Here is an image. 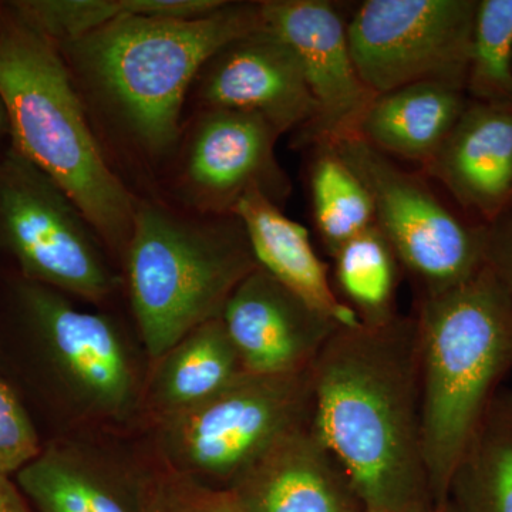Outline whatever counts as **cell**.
I'll list each match as a JSON object with an SVG mask.
<instances>
[{"instance_id": "obj_30", "label": "cell", "mask_w": 512, "mask_h": 512, "mask_svg": "<svg viewBox=\"0 0 512 512\" xmlns=\"http://www.w3.org/2000/svg\"><path fill=\"white\" fill-rule=\"evenodd\" d=\"M9 143V120L5 106L0 100V150Z\"/></svg>"}, {"instance_id": "obj_24", "label": "cell", "mask_w": 512, "mask_h": 512, "mask_svg": "<svg viewBox=\"0 0 512 512\" xmlns=\"http://www.w3.org/2000/svg\"><path fill=\"white\" fill-rule=\"evenodd\" d=\"M225 0H16V5L55 45L79 39L126 16L197 18Z\"/></svg>"}, {"instance_id": "obj_27", "label": "cell", "mask_w": 512, "mask_h": 512, "mask_svg": "<svg viewBox=\"0 0 512 512\" xmlns=\"http://www.w3.org/2000/svg\"><path fill=\"white\" fill-rule=\"evenodd\" d=\"M43 450L35 423L18 394L0 379V473H19Z\"/></svg>"}, {"instance_id": "obj_4", "label": "cell", "mask_w": 512, "mask_h": 512, "mask_svg": "<svg viewBox=\"0 0 512 512\" xmlns=\"http://www.w3.org/2000/svg\"><path fill=\"white\" fill-rule=\"evenodd\" d=\"M421 433L434 510L464 448L512 370V299L487 265L463 284L420 295Z\"/></svg>"}, {"instance_id": "obj_28", "label": "cell", "mask_w": 512, "mask_h": 512, "mask_svg": "<svg viewBox=\"0 0 512 512\" xmlns=\"http://www.w3.org/2000/svg\"><path fill=\"white\" fill-rule=\"evenodd\" d=\"M485 265L512 299V204L487 225Z\"/></svg>"}, {"instance_id": "obj_17", "label": "cell", "mask_w": 512, "mask_h": 512, "mask_svg": "<svg viewBox=\"0 0 512 512\" xmlns=\"http://www.w3.org/2000/svg\"><path fill=\"white\" fill-rule=\"evenodd\" d=\"M229 491L242 512H365L311 424L272 448Z\"/></svg>"}, {"instance_id": "obj_19", "label": "cell", "mask_w": 512, "mask_h": 512, "mask_svg": "<svg viewBox=\"0 0 512 512\" xmlns=\"http://www.w3.org/2000/svg\"><path fill=\"white\" fill-rule=\"evenodd\" d=\"M466 90L416 83L376 94L357 136L393 160L424 167L447 140L468 103Z\"/></svg>"}, {"instance_id": "obj_25", "label": "cell", "mask_w": 512, "mask_h": 512, "mask_svg": "<svg viewBox=\"0 0 512 512\" xmlns=\"http://www.w3.org/2000/svg\"><path fill=\"white\" fill-rule=\"evenodd\" d=\"M466 93L470 100L512 107V0H477Z\"/></svg>"}, {"instance_id": "obj_29", "label": "cell", "mask_w": 512, "mask_h": 512, "mask_svg": "<svg viewBox=\"0 0 512 512\" xmlns=\"http://www.w3.org/2000/svg\"><path fill=\"white\" fill-rule=\"evenodd\" d=\"M0 512H32L19 485L3 473H0Z\"/></svg>"}, {"instance_id": "obj_21", "label": "cell", "mask_w": 512, "mask_h": 512, "mask_svg": "<svg viewBox=\"0 0 512 512\" xmlns=\"http://www.w3.org/2000/svg\"><path fill=\"white\" fill-rule=\"evenodd\" d=\"M454 512H512V390H500L468 441L448 485Z\"/></svg>"}, {"instance_id": "obj_9", "label": "cell", "mask_w": 512, "mask_h": 512, "mask_svg": "<svg viewBox=\"0 0 512 512\" xmlns=\"http://www.w3.org/2000/svg\"><path fill=\"white\" fill-rule=\"evenodd\" d=\"M369 192L375 225L420 295H433L473 278L485 266L487 224L434 191L426 175L350 137L333 144Z\"/></svg>"}, {"instance_id": "obj_18", "label": "cell", "mask_w": 512, "mask_h": 512, "mask_svg": "<svg viewBox=\"0 0 512 512\" xmlns=\"http://www.w3.org/2000/svg\"><path fill=\"white\" fill-rule=\"evenodd\" d=\"M232 215L241 221L259 268L338 325L360 322L340 301L329 266L316 254L308 229L261 192L245 195Z\"/></svg>"}, {"instance_id": "obj_22", "label": "cell", "mask_w": 512, "mask_h": 512, "mask_svg": "<svg viewBox=\"0 0 512 512\" xmlns=\"http://www.w3.org/2000/svg\"><path fill=\"white\" fill-rule=\"evenodd\" d=\"M335 292L360 322L379 325L397 315L399 259L376 225L350 239L332 255Z\"/></svg>"}, {"instance_id": "obj_11", "label": "cell", "mask_w": 512, "mask_h": 512, "mask_svg": "<svg viewBox=\"0 0 512 512\" xmlns=\"http://www.w3.org/2000/svg\"><path fill=\"white\" fill-rule=\"evenodd\" d=\"M279 137L258 114L198 110L190 126L184 127L173 160V192L180 208L232 215L249 192H261L282 207L292 184L276 157Z\"/></svg>"}, {"instance_id": "obj_16", "label": "cell", "mask_w": 512, "mask_h": 512, "mask_svg": "<svg viewBox=\"0 0 512 512\" xmlns=\"http://www.w3.org/2000/svg\"><path fill=\"white\" fill-rule=\"evenodd\" d=\"M448 198L490 224L512 204V107L468 100L447 140L424 165Z\"/></svg>"}, {"instance_id": "obj_12", "label": "cell", "mask_w": 512, "mask_h": 512, "mask_svg": "<svg viewBox=\"0 0 512 512\" xmlns=\"http://www.w3.org/2000/svg\"><path fill=\"white\" fill-rule=\"evenodd\" d=\"M265 28L295 52L316 104V116L298 143L333 146L356 137L376 94L357 72L350 52L348 18L326 0H262Z\"/></svg>"}, {"instance_id": "obj_31", "label": "cell", "mask_w": 512, "mask_h": 512, "mask_svg": "<svg viewBox=\"0 0 512 512\" xmlns=\"http://www.w3.org/2000/svg\"><path fill=\"white\" fill-rule=\"evenodd\" d=\"M431 512H454L453 508L450 507V505L446 504L444 507L436 508V510Z\"/></svg>"}, {"instance_id": "obj_8", "label": "cell", "mask_w": 512, "mask_h": 512, "mask_svg": "<svg viewBox=\"0 0 512 512\" xmlns=\"http://www.w3.org/2000/svg\"><path fill=\"white\" fill-rule=\"evenodd\" d=\"M0 266L99 309L123 272L76 204L10 143L0 150Z\"/></svg>"}, {"instance_id": "obj_7", "label": "cell", "mask_w": 512, "mask_h": 512, "mask_svg": "<svg viewBox=\"0 0 512 512\" xmlns=\"http://www.w3.org/2000/svg\"><path fill=\"white\" fill-rule=\"evenodd\" d=\"M311 369L278 376L245 373L207 402L148 421L138 439L175 473L231 490L272 448L311 424Z\"/></svg>"}, {"instance_id": "obj_6", "label": "cell", "mask_w": 512, "mask_h": 512, "mask_svg": "<svg viewBox=\"0 0 512 512\" xmlns=\"http://www.w3.org/2000/svg\"><path fill=\"white\" fill-rule=\"evenodd\" d=\"M3 302L32 342L67 436L128 437L143 423L150 362L111 312L84 311L66 293L2 274Z\"/></svg>"}, {"instance_id": "obj_14", "label": "cell", "mask_w": 512, "mask_h": 512, "mask_svg": "<svg viewBox=\"0 0 512 512\" xmlns=\"http://www.w3.org/2000/svg\"><path fill=\"white\" fill-rule=\"evenodd\" d=\"M130 437L50 441L15 474L16 484L37 512H143Z\"/></svg>"}, {"instance_id": "obj_13", "label": "cell", "mask_w": 512, "mask_h": 512, "mask_svg": "<svg viewBox=\"0 0 512 512\" xmlns=\"http://www.w3.org/2000/svg\"><path fill=\"white\" fill-rule=\"evenodd\" d=\"M192 89L198 109L258 114L281 136L301 131L316 116L298 57L265 25L221 47Z\"/></svg>"}, {"instance_id": "obj_23", "label": "cell", "mask_w": 512, "mask_h": 512, "mask_svg": "<svg viewBox=\"0 0 512 512\" xmlns=\"http://www.w3.org/2000/svg\"><path fill=\"white\" fill-rule=\"evenodd\" d=\"M309 194L313 222L332 256L343 244L375 225L369 192L333 146L312 147Z\"/></svg>"}, {"instance_id": "obj_26", "label": "cell", "mask_w": 512, "mask_h": 512, "mask_svg": "<svg viewBox=\"0 0 512 512\" xmlns=\"http://www.w3.org/2000/svg\"><path fill=\"white\" fill-rule=\"evenodd\" d=\"M137 447L143 512H242L231 491L207 487L175 473L151 456L141 441Z\"/></svg>"}, {"instance_id": "obj_2", "label": "cell", "mask_w": 512, "mask_h": 512, "mask_svg": "<svg viewBox=\"0 0 512 512\" xmlns=\"http://www.w3.org/2000/svg\"><path fill=\"white\" fill-rule=\"evenodd\" d=\"M261 28V2H227L197 18L126 16L56 46L97 138L157 168L173 163L185 101L204 64Z\"/></svg>"}, {"instance_id": "obj_1", "label": "cell", "mask_w": 512, "mask_h": 512, "mask_svg": "<svg viewBox=\"0 0 512 512\" xmlns=\"http://www.w3.org/2000/svg\"><path fill=\"white\" fill-rule=\"evenodd\" d=\"M311 429L365 512H431L413 315L339 326L312 365Z\"/></svg>"}, {"instance_id": "obj_15", "label": "cell", "mask_w": 512, "mask_h": 512, "mask_svg": "<svg viewBox=\"0 0 512 512\" xmlns=\"http://www.w3.org/2000/svg\"><path fill=\"white\" fill-rule=\"evenodd\" d=\"M221 320L249 375L303 372L340 325L256 268L225 303Z\"/></svg>"}, {"instance_id": "obj_10", "label": "cell", "mask_w": 512, "mask_h": 512, "mask_svg": "<svg viewBox=\"0 0 512 512\" xmlns=\"http://www.w3.org/2000/svg\"><path fill=\"white\" fill-rule=\"evenodd\" d=\"M477 0H366L348 18L357 72L375 94L416 83L466 90Z\"/></svg>"}, {"instance_id": "obj_20", "label": "cell", "mask_w": 512, "mask_h": 512, "mask_svg": "<svg viewBox=\"0 0 512 512\" xmlns=\"http://www.w3.org/2000/svg\"><path fill=\"white\" fill-rule=\"evenodd\" d=\"M245 373L221 318L202 323L151 363L141 427L207 402Z\"/></svg>"}, {"instance_id": "obj_3", "label": "cell", "mask_w": 512, "mask_h": 512, "mask_svg": "<svg viewBox=\"0 0 512 512\" xmlns=\"http://www.w3.org/2000/svg\"><path fill=\"white\" fill-rule=\"evenodd\" d=\"M0 100L10 146L66 192L121 268L137 197L107 160L59 49L16 0H0Z\"/></svg>"}, {"instance_id": "obj_5", "label": "cell", "mask_w": 512, "mask_h": 512, "mask_svg": "<svg viewBox=\"0 0 512 512\" xmlns=\"http://www.w3.org/2000/svg\"><path fill=\"white\" fill-rule=\"evenodd\" d=\"M258 268L235 215H204L137 198L123 279L134 329L154 363L184 336L221 318Z\"/></svg>"}]
</instances>
